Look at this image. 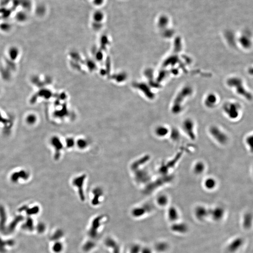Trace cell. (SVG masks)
Listing matches in <instances>:
<instances>
[{"label":"cell","mask_w":253,"mask_h":253,"mask_svg":"<svg viewBox=\"0 0 253 253\" xmlns=\"http://www.w3.org/2000/svg\"><path fill=\"white\" fill-rule=\"evenodd\" d=\"M175 176L173 173L166 176L158 175L155 179H152L146 186L145 190L147 194H151L162 188L168 186L173 182Z\"/></svg>","instance_id":"1"},{"label":"cell","mask_w":253,"mask_h":253,"mask_svg":"<svg viewBox=\"0 0 253 253\" xmlns=\"http://www.w3.org/2000/svg\"><path fill=\"white\" fill-rule=\"evenodd\" d=\"M208 134L211 139L220 146H226L230 142L228 134L218 126H210L208 129Z\"/></svg>","instance_id":"2"},{"label":"cell","mask_w":253,"mask_h":253,"mask_svg":"<svg viewBox=\"0 0 253 253\" xmlns=\"http://www.w3.org/2000/svg\"><path fill=\"white\" fill-rule=\"evenodd\" d=\"M183 154V151H177L171 158L162 162L158 167V175L166 176L173 173V171L181 161Z\"/></svg>","instance_id":"3"},{"label":"cell","mask_w":253,"mask_h":253,"mask_svg":"<svg viewBox=\"0 0 253 253\" xmlns=\"http://www.w3.org/2000/svg\"><path fill=\"white\" fill-rule=\"evenodd\" d=\"M193 90L189 86L184 87L178 93L172 104L171 111L174 115H178L183 110V104L185 99L191 95Z\"/></svg>","instance_id":"4"},{"label":"cell","mask_w":253,"mask_h":253,"mask_svg":"<svg viewBox=\"0 0 253 253\" xmlns=\"http://www.w3.org/2000/svg\"><path fill=\"white\" fill-rule=\"evenodd\" d=\"M180 129L183 135L186 136L188 139L192 141L196 140L198 137L196 124L192 119L188 118L183 120Z\"/></svg>","instance_id":"5"},{"label":"cell","mask_w":253,"mask_h":253,"mask_svg":"<svg viewBox=\"0 0 253 253\" xmlns=\"http://www.w3.org/2000/svg\"><path fill=\"white\" fill-rule=\"evenodd\" d=\"M227 84L230 87L235 88L238 94L246 98L247 100H251L252 99L251 94L246 89L242 81L239 78L237 77L230 78L228 79Z\"/></svg>","instance_id":"6"},{"label":"cell","mask_w":253,"mask_h":253,"mask_svg":"<svg viewBox=\"0 0 253 253\" xmlns=\"http://www.w3.org/2000/svg\"><path fill=\"white\" fill-rule=\"evenodd\" d=\"M223 110L226 116L232 121L238 120L241 113V107L238 103H231L225 104Z\"/></svg>","instance_id":"7"},{"label":"cell","mask_w":253,"mask_h":253,"mask_svg":"<svg viewBox=\"0 0 253 253\" xmlns=\"http://www.w3.org/2000/svg\"><path fill=\"white\" fill-rule=\"evenodd\" d=\"M104 217L100 215L95 217L92 221L90 228L89 229L88 235L92 239H95L99 235V229L102 224Z\"/></svg>","instance_id":"8"},{"label":"cell","mask_w":253,"mask_h":253,"mask_svg":"<svg viewBox=\"0 0 253 253\" xmlns=\"http://www.w3.org/2000/svg\"><path fill=\"white\" fill-rule=\"evenodd\" d=\"M202 185L204 190L212 192L217 189L219 183L216 177L213 176H209L204 178L203 180Z\"/></svg>","instance_id":"9"},{"label":"cell","mask_w":253,"mask_h":253,"mask_svg":"<svg viewBox=\"0 0 253 253\" xmlns=\"http://www.w3.org/2000/svg\"><path fill=\"white\" fill-rule=\"evenodd\" d=\"M207 170L206 163L202 159L195 160L191 166V172L194 176L200 177L203 176Z\"/></svg>","instance_id":"10"},{"label":"cell","mask_w":253,"mask_h":253,"mask_svg":"<svg viewBox=\"0 0 253 253\" xmlns=\"http://www.w3.org/2000/svg\"><path fill=\"white\" fill-rule=\"evenodd\" d=\"M86 178V176L85 174H82L81 176L76 177L72 180V185L77 189V193L79 195V198L82 201H84L85 198L84 188Z\"/></svg>","instance_id":"11"},{"label":"cell","mask_w":253,"mask_h":253,"mask_svg":"<svg viewBox=\"0 0 253 253\" xmlns=\"http://www.w3.org/2000/svg\"><path fill=\"white\" fill-rule=\"evenodd\" d=\"M194 213L197 220L203 221L209 217L210 208L203 204H199L194 209Z\"/></svg>","instance_id":"12"},{"label":"cell","mask_w":253,"mask_h":253,"mask_svg":"<svg viewBox=\"0 0 253 253\" xmlns=\"http://www.w3.org/2000/svg\"><path fill=\"white\" fill-rule=\"evenodd\" d=\"M225 213V209L224 207L216 206L213 208H210L209 217L215 221H220L224 217Z\"/></svg>","instance_id":"13"},{"label":"cell","mask_w":253,"mask_h":253,"mask_svg":"<svg viewBox=\"0 0 253 253\" xmlns=\"http://www.w3.org/2000/svg\"><path fill=\"white\" fill-rule=\"evenodd\" d=\"M171 128L166 125H159L154 130V134L157 138L160 139L168 138Z\"/></svg>","instance_id":"14"},{"label":"cell","mask_w":253,"mask_h":253,"mask_svg":"<svg viewBox=\"0 0 253 253\" xmlns=\"http://www.w3.org/2000/svg\"><path fill=\"white\" fill-rule=\"evenodd\" d=\"M152 210V207L150 204H145L142 206L138 207L133 209L131 211L132 215L136 218L142 217L146 214L151 212Z\"/></svg>","instance_id":"15"},{"label":"cell","mask_w":253,"mask_h":253,"mask_svg":"<svg viewBox=\"0 0 253 253\" xmlns=\"http://www.w3.org/2000/svg\"><path fill=\"white\" fill-rule=\"evenodd\" d=\"M182 135L183 134L180 129L176 127H172L170 129L168 138L172 143L177 144L181 141Z\"/></svg>","instance_id":"16"},{"label":"cell","mask_w":253,"mask_h":253,"mask_svg":"<svg viewBox=\"0 0 253 253\" xmlns=\"http://www.w3.org/2000/svg\"><path fill=\"white\" fill-rule=\"evenodd\" d=\"M243 243L244 240L242 238L240 237L235 238L228 245V251L231 253H235L242 247Z\"/></svg>","instance_id":"17"},{"label":"cell","mask_w":253,"mask_h":253,"mask_svg":"<svg viewBox=\"0 0 253 253\" xmlns=\"http://www.w3.org/2000/svg\"><path fill=\"white\" fill-rule=\"evenodd\" d=\"M170 198L166 193H160L156 198V203L160 207H165L168 205Z\"/></svg>","instance_id":"18"},{"label":"cell","mask_w":253,"mask_h":253,"mask_svg":"<svg viewBox=\"0 0 253 253\" xmlns=\"http://www.w3.org/2000/svg\"><path fill=\"white\" fill-rule=\"evenodd\" d=\"M51 143L54 149L55 150V158H59L60 157V151L63 150V145L59 137L57 136H53L52 138Z\"/></svg>","instance_id":"19"},{"label":"cell","mask_w":253,"mask_h":253,"mask_svg":"<svg viewBox=\"0 0 253 253\" xmlns=\"http://www.w3.org/2000/svg\"><path fill=\"white\" fill-rule=\"evenodd\" d=\"M167 217L171 222H176L180 217L178 209L174 206H171L167 210Z\"/></svg>","instance_id":"20"},{"label":"cell","mask_w":253,"mask_h":253,"mask_svg":"<svg viewBox=\"0 0 253 253\" xmlns=\"http://www.w3.org/2000/svg\"><path fill=\"white\" fill-rule=\"evenodd\" d=\"M171 229L174 232L184 234L188 232V227L186 223H175L172 225Z\"/></svg>","instance_id":"21"},{"label":"cell","mask_w":253,"mask_h":253,"mask_svg":"<svg viewBox=\"0 0 253 253\" xmlns=\"http://www.w3.org/2000/svg\"><path fill=\"white\" fill-rule=\"evenodd\" d=\"M104 244L107 247L112 249L113 253H121L119 245L113 238H107L104 242Z\"/></svg>","instance_id":"22"},{"label":"cell","mask_w":253,"mask_h":253,"mask_svg":"<svg viewBox=\"0 0 253 253\" xmlns=\"http://www.w3.org/2000/svg\"><path fill=\"white\" fill-rule=\"evenodd\" d=\"M244 144L249 153L252 154L253 153V134H247L244 138Z\"/></svg>","instance_id":"23"},{"label":"cell","mask_w":253,"mask_h":253,"mask_svg":"<svg viewBox=\"0 0 253 253\" xmlns=\"http://www.w3.org/2000/svg\"><path fill=\"white\" fill-rule=\"evenodd\" d=\"M29 177V174L26 171L22 170L19 172H16L12 174L11 176V180L14 182H16L20 179L26 180Z\"/></svg>","instance_id":"24"},{"label":"cell","mask_w":253,"mask_h":253,"mask_svg":"<svg viewBox=\"0 0 253 253\" xmlns=\"http://www.w3.org/2000/svg\"><path fill=\"white\" fill-rule=\"evenodd\" d=\"M93 191V198L92 199V204L94 206H97L100 204V199L102 198L103 195L102 190L96 188Z\"/></svg>","instance_id":"25"},{"label":"cell","mask_w":253,"mask_h":253,"mask_svg":"<svg viewBox=\"0 0 253 253\" xmlns=\"http://www.w3.org/2000/svg\"><path fill=\"white\" fill-rule=\"evenodd\" d=\"M252 217L251 213L247 212L245 213L243 218V225L245 228L249 229L252 225Z\"/></svg>","instance_id":"26"},{"label":"cell","mask_w":253,"mask_h":253,"mask_svg":"<svg viewBox=\"0 0 253 253\" xmlns=\"http://www.w3.org/2000/svg\"><path fill=\"white\" fill-rule=\"evenodd\" d=\"M217 101V99L216 96L213 94H210L206 98L205 104L206 106L209 108H212L215 106Z\"/></svg>","instance_id":"27"},{"label":"cell","mask_w":253,"mask_h":253,"mask_svg":"<svg viewBox=\"0 0 253 253\" xmlns=\"http://www.w3.org/2000/svg\"><path fill=\"white\" fill-rule=\"evenodd\" d=\"M155 247L158 252L162 253L167 251L168 249L169 245L166 242H159L156 244Z\"/></svg>","instance_id":"28"},{"label":"cell","mask_w":253,"mask_h":253,"mask_svg":"<svg viewBox=\"0 0 253 253\" xmlns=\"http://www.w3.org/2000/svg\"><path fill=\"white\" fill-rule=\"evenodd\" d=\"M76 144L79 149L84 150L88 146L89 142L85 138H81L77 141Z\"/></svg>","instance_id":"29"},{"label":"cell","mask_w":253,"mask_h":253,"mask_svg":"<svg viewBox=\"0 0 253 253\" xmlns=\"http://www.w3.org/2000/svg\"><path fill=\"white\" fill-rule=\"evenodd\" d=\"M95 243L92 240H89L85 243L84 246L82 247V249L84 251L86 252H89L92 249H94L95 247Z\"/></svg>","instance_id":"30"},{"label":"cell","mask_w":253,"mask_h":253,"mask_svg":"<svg viewBox=\"0 0 253 253\" xmlns=\"http://www.w3.org/2000/svg\"><path fill=\"white\" fill-rule=\"evenodd\" d=\"M93 18L96 22H100L104 18V15L100 11H97L94 13Z\"/></svg>","instance_id":"31"},{"label":"cell","mask_w":253,"mask_h":253,"mask_svg":"<svg viewBox=\"0 0 253 253\" xmlns=\"http://www.w3.org/2000/svg\"><path fill=\"white\" fill-rule=\"evenodd\" d=\"M141 249V248L139 245L135 244L133 245L131 247L129 253H139L140 252Z\"/></svg>","instance_id":"32"},{"label":"cell","mask_w":253,"mask_h":253,"mask_svg":"<svg viewBox=\"0 0 253 253\" xmlns=\"http://www.w3.org/2000/svg\"><path fill=\"white\" fill-rule=\"evenodd\" d=\"M63 249V244L60 242H57L54 245V247H53V250L55 252H60L62 251Z\"/></svg>","instance_id":"33"},{"label":"cell","mask_w":253,"mask_h":253,"mask_svg":"<svg viewBox=\"0 0 253 253\" xmlns=\"http://www.w3.org/2000/svg\"><path fill=\"white\" fill-rule=\"evenodd\" d=\"M66 146L68 148L72 147L74 146L75 144V141L73 138H71V137L67 138L66 141Z\"/></svg>","instance_id":"34"},{"label":"cell","mask_w":253,"mask_h":253,"mask_svg":"<svg viewBox=\"0 0 253 253\" xmlns=\"http://www.w3.org/2000/svg\"><path fill=\"white\" fill-rule=\"evenodd\" d=\"M35 121H36V118L35 116L33 115L28 116V118H27V122L30 124H33L35 122Z\"/></svg>","instance_id":"35"},{"label":"cell","mask_w":253,"mask_h":253,"mask_svg":"<svg viewBox=\"0 0 253 253\" xmlns=\"http://www.w3.org/2000/svg\"><path fill=\"white\" fill-rule=\"evenodd\" d=\"M141 253H152V250L148 247H144L141 249Z\"/></svg>","instance_id":"36"},{"label":"cell","mask_w":253,"mask_h":253,"mask_svg":"<svg viewBox=\"0 0 253 253\" xmlns=\"http://www.w3.org/2000/svg\"><path fill=\"white\" fill-rule=\"evenodd\" d=\"M94 4L96 5H100L104 2V0H93Z\"/></svg>","instance_id":"37"}]
</instances>
